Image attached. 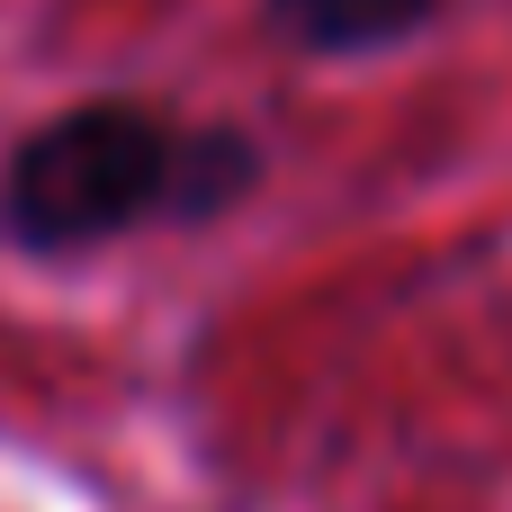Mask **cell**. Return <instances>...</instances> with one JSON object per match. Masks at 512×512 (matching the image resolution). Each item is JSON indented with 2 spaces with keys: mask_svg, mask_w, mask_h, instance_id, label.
Instances as JSON below:
<instances>
[{
  "mask_svg": "<svg viewBox=\"0 0 512 512\" xmlns=\"http://www.w3.org/2000/svg\"><path fill=\"white\" fill-rule=\"evenodd\" d=\"M189 135L144 99H81L27 126L0 162V234L18 252H90L153 216H180Z\"/></svg>",
  "mask_w": 512,
  "mask_h": 512,
  "instance_id": "cell-1",
  "label": "cell"
},
{
  "mask_svg": "<svg viewBox=\"0 0 512 512\" xmlns=\"http://www.w3.org/2000/svg\"><path fill=\"white\" fill-rule=\"evenodd\" d=\"M441 0H270V27L297 45V54H324V63H360V54H387L405 45L414 27H432Z\"/></svg>",
  "mask_w": 512,
  "mask_h": 512,
  "instance_id": "cell-2",
  "label": "cell"
}]
</instances>
